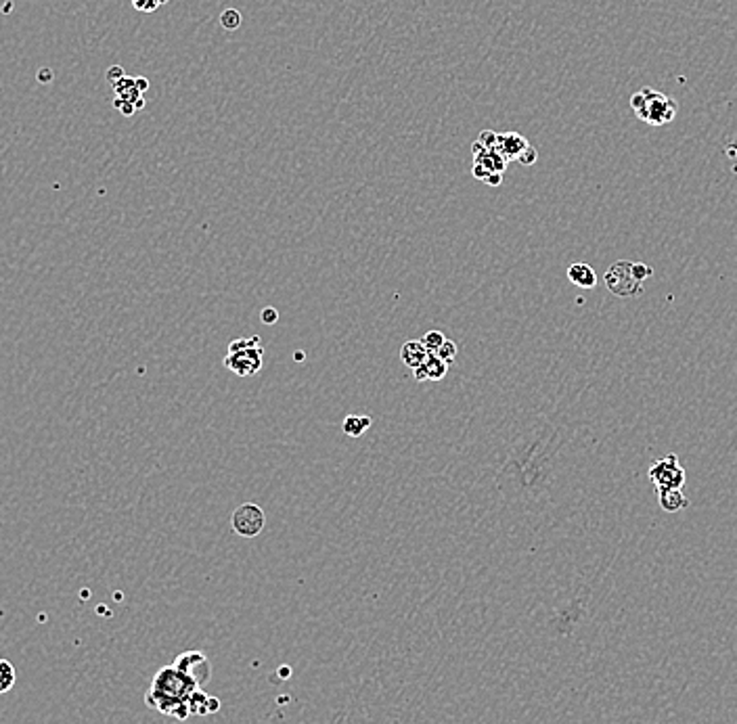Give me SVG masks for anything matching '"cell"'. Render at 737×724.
<instances>
[{
	"mask_svg": "<svg viewBox=\"0 0 737 724\" xmlns=\"http://www.w3.org/2000/svg\"><path fill=\"white\" fill-rule=\"evenodd\" d=\"M13 685H15V668L9 662L0 660V693L11 691Z\"/></svg>",
	"mask_w": 737,
	"mask_h": 724,
	"instance_id": "13",
	"label": "cell"
},
{
	"mask_svg": "<svg viewBox=\"0 0 737 724\" xmlns=\"http://www.w3.org/2000/svg\"><path fill=\"white\" fill-rule=\"evenodd\" d=\"M105 75H107V80H109L111 84H117L119 80L124 77L126 73H124V69H121L119 65H113V67H109V69H107V73H105Z\"/></svg>",
	"mask_w": 737,
	"mask_h": 724,
	"instance_id": "25",
	"label": "cell"
},
{
	"mask_svg": "<svg viewBox=\"0 0 737 724\" xmlns=\"http://www.w3.org/2000/svg\"><path fill=\"white\" fill-rule=\"evenodd\" d=\"M256 346H262V339L258 335L248 337V339H233L229 343V352H237V350H245V348H256Z\"/></svg>",
	"mask_w": 737,
	"mask_h": 724,
	"instance_id": "18",
	"label": "cell"
},
{
	"mask_svg": "<svg viewBox=\"0 0 737 724\" xmlns=\"http://www.w3.org/2000/svg\"><path fill=\"white\" fill-rule=\"evenodd\" d=\"M130 3H132V7H134L137 11H141V13H153V11H157L161 5H166L168 0H130Z\"/></svg>",
	"mask_w": 737,
	"mask_h": 724,
	"instance_id": "17",
	"label": "cell"
},
{
	"mask_svg": "<svg viewBox=\"0 0 737 724\" xmlns=\"http://www.w3.org/2000/svg\"><path fill=\"white\" fill-rule=\"evenodd\" d=\"M373 425V419L368 415H348L342 423V429L350 437H360L366 433V429Z\"/></svg>",
	"mask_w": 737,
	"mask_h": 724,
	"instance_id": "10",
	"label": "cell"
},
{
	"mask_svg": "<svg viewBox=\"0 0 737 724\" xmlns=\"http://www.w3.org/2000/svg\"><path fill=\"white\" fill-rule=\"evenodd\" d=\"M645 103H647L645 88H641L639 93H635V95L631 97V107H633V111H635V113H641V111H643V107H645Z\"/></svg>",
	"mask_w": 737,
	"mask_h": 724,
	"instance_id": "21",
	"label": "cell"
},
{
	"mask_svg": "<svg viewBox=\"0 0 737 724\" xmlns=\"http://www.w3.org/2000/svg\"><path fill=\"white\" fill-rule=\"evenodd\" d=\"M537 157H539V151H537L535 147H532V145H528V147L519 153L517 162H519L522 166H532V164L537 162Z\"/></svg>",
	"mask_w": 737,
	"mask_h": 724,
	"instance_id": "19",
	"label": "cell"
},
{
	"mask_svg": "<svg viewBox=\"0 0 737 724\" xmlns=\"http://www.w3.org/2000/svg\"><path fill=\"white\" fill-rule=\"evenodd\" d=\"M3 13H11V3L3 5Z\"/></svg>",
	"mask_w": 737,
	"mask_h": 724,
	"instance_id": "31",
	"label": "cell"
},
{
	"mask_svg": "<svg viewBox=\"0 0 737 724\" xmlns=\"http://www.w3.org/2000/svg\"><path fill=\"white\" fill-rule=\"evenodd\" d=\"M199 691V680L185 670H180L176 664L161 668L151 682V689L145 697L147 705L176 718H187L191 697Z\"/></svg>",
	"mask_w": 737,
	"mask_h": 724,
	"instance_id": "1",
	"label": "cell"
},
{
	"mask_svg": "<svg viewBox=\"0 0 737 724\" xmlns=\"http://www.w3.org/2000/svg\"><path fill=\"white\" fill-rule=\"evenodd\" d=\"M113 105H115V109H119L121 111V115H132L134 111H137V107H134V103H130V101H124V99H115L113 101Z\"/></svg>",
	"mask_w": 737,
	"mask_h": 724,
	"instance_id": "24",
	"label": "cell"
},
{
	"mask_svg": "<svg viewBox=\"0 0 737 724\" xmlns=\"http://www.w3.org/2000/svg\"><path fill=\"white\" fill-rule=\"evenodd\" d=\"M260 320H262L264 325H274L277 320H279V312H277L272 306H266V308L260 312Z\"/></svg>",
	"mask_w": 737,
	"mask_h": 724,
	"instance_id": "23",
	"label": "cell"
},
{
	"mask_svg": "<svg viewBox=\"0 0 737 724\" xmlns=\"http://www.w3.org/2000/svg\"><path fill=\"white\" fill-rule=\"evenodd\" d=\"M486 184H490V186H499L501 182H503V174H497V172H493V174H490L486 180H484Z\"/></svg>",
	"mask_w": 737,
	"mask_h": 724,
	"instance_id": "29",
	"label": "cell"
},
{
	"mask_svg": "<svg viewBox=\"0 0 737 724\" xmlns=\"http://www.w3.org/2000/svg\"><path fill=\"white\" fill-rule=\"evenodd\" d=\"M605 283L613 295H620V298H633L643 291V283L633 274V262H627V260L616 262L607 270Z\"/></svg>",
	"mask_w": 737,
	"mask_h": 724,
	"instance_id": "4",
	"label": "cell"
},
{
	"mask_svg": "<svg viewBox=\"0 0 737 724\" xmlns=\"http://www.w3.org/2000/svg\"><path fill=\"white\" fill-rule=\"evenodd\" d=\"M51 80H53V69L45 67V69H40V71H38V82H43V84H49V82H51Z\"/></svg>",
	"mask_w": 737,
	"mask_h": 724,
	"instance_id": "27",
	"label": "cell"
},
{
	"mask_svg": "<svg viewBox=\"0 0 737 724\" xmlns=\"http://www.w3.org/2000/svg\"><path fill=\"white\" fill-rule=\"evenodd\" d=\"M530 143L522 136V134H517V132H505V134H499V141H497V151L499 153H503L507 159H517L519 157V153L528 147Z\"/></svg>",
	"mask_w": 737,
	"mask_h": 724,
	"instance_id": "9",
	"label": "cell"
},
{
	"mask_svg": "<svg viewBox=\"0 0 737 724\" xmlns=\"http://www.w3.org/2000/svg\"><path fill=\"white\" fill-rule=\"evenodd\" d=\"M262 356H264L262 346L229 352L224 356V367L239 377H254L262 369Z\"/></svg>",
	"mask_w": 737,
	"mask_h": 724,
	"instance_id": "6",
	"label": "cell"
},
{
	"mask_svg": "<svg viewBox=\"0 0 737 724\" xmlns=\"http://www.w3.org/2000/svg\"><path fill=\"white\" fill-rule=\"evenodd\" d=\"M568 278H570L574 285L583 287V289H593V287L597 285V274H595V270H593L589 264H585V262L570 264V268H568Z\"/></svg>",
	"mask_w": 737,
	"mask_h": 724,
	"instance_id": "8",
	"label": "cell"
},
{
	"mask_svg": "<svg viewBox=\"0 0 737 724\" xmlns=\"http://www.w3.org/2000/svg\"><path fill=\"white\" fill-rule=\"evenodd\" d=\"M649 479L658 490H681L687 481V473L677 455H668L649 467Z\"/></svg>",
	"mask_w": 737,
	"mask_h": 724,
	"instance_id": "2",
	"label": "cell"
},
{
	"mask_svg": "<svg viewBox=\"0 0 737 724\" xmlns=\"http://www.w3.org/2000/svg\"><path fill=\"white\" fill-rule=\"evenodd\" d=\"M134 86H137V90H139L141 95H145L147 88H149V80L143 77V75H139V77H134Z\"/></svg>",
	"mask_w": 737,
	"mask_h": 724,
	"instance_id": "28",
	"label": "cell"
},
{
	"mask_svg": "<svg viewBox=\"0 0 737 724\" xmlns=\"http://www.w3.org/2000/svg\"><path fill=\"white\" fill-rule=\"evenodd\" d=\"M457 354H459V346H457L453 339H446V341L438 348V352H436V356H438L440 360L448 362V365L457 358Z\"/></svg>",
	"mask_w": 737,
	"mask_h": 724,
	"instance_id": "16",
	"label": "cell"
},
{
	"mask_svg": "<svg viewBox=\"0 0 737 724\" xmlns=\"http://www.w3.org/2000/svg\"><path fill=\"white\" fill-rule=\"evenodd\" d=\"M241 13L237 11V9H226V11H222V15H220V25L224 27V29H229V32H235V29H239L241 27Z\"/></svg>",
	"mask_w": 737,
	"mask_h": 724,
	"instance_id": "15",
	"label": "cell"
},
{
	"mask_svg": "<svg viewBox=\"0 0 737 724\" xmlns=\"http://www.w3.org/2000/svg\"><path fill=\"white\" fill-rule=\"evenodd\" d=\"M428 356H430V352L425 350L421 339L419 341H404L402 348H400V360L404 362V367L413 369V371L423 365V362L428 360Z\"/></svg>",
	"mask_w": 737,
	"mask_h": 724,
	"instance_id": "7",
	"label": "cell"
},
{
	"mask_svg": "<svg viewBox=\"0 0 737 724\" xmlns=\"http://www.w3.org/2000/svg\"><path fill=\"white\" fill-rule=\"evenodd\" d=\"M658 500H660L662 509H666L670 513H677L687 507V498L683 496L681 490H658Z\"/></svg>",
	"mask_w": 737,
	"mask_h": 724,
	"instance_id": "11",
	"label": "cell"
},
{
	"mask_svg": "<svg viewBox=\"0 0 737 724\" xmlns=\"http://www.w3.org/2000/svg\"><path fill=\"white\" fill-rule=\"evenodd\" d=\"M651 266H647V264H643V262H633V274L641 280V283H645V280L651 276Z\"/></svg>",
	"mask_w": 737,
	"mask_h": 724,
	"instance_id": "20",
	"label": "cell"
},
{
	"mask_svg": "<svg viewBox=\"0 0 737 724\" xmlns=\"http://www.w3.org/2000/svg\"><path fill=\"white\" fill-rule=\"evenodd\" d=\"M231 526L243 538H256L258 534H262V530L266 526V515H264L262 507H258L254 503H245L233 511Z\"/></svg>",
	"mask_w": 737,
	"mask_h": 724,
	"instance_id": "5",
	"label": "cell"
},
{
	"mask_svg": "<svg viewBox=\"0 0 737 724\" xmlns=\"http://www.w3.org/2000/svg\"><path fill=\"white\" fill-rule=\"evenodd\" d=\"M423 367H425V371H428V379H430V381H440V379H444L446 373H448V362L440 360L436 354H430V356H428V360L423 362Z\"/></svg>",
	"mask_w": 737,
	"mask_h": 724,
	"instance_id": "12",
	"label": "cell"
},
{
	"mask_svg": "<svg viewBox=\"0 0 737 724\" xmlns=\"http://www.w3.org/2000/svg\"><path fill=\"white\" fill-rule=\"evenodd\" d=\"M444 341H446V337H444V333L438 331V329H432V331H428V333L421 337V343L425 346V350H428L430 354H436L438 348H440Z\"/></svg>",
	"mask_w": 737,
	"mask_h": 724,
	"instance_id": "14",
	"label": "cell"
},
{
	"mask_svg": "<svg viewBox=\"0 0 737 724\" xmlns=\"http://www.w3.org/2000/svg\"><path fill=\"white\" fill-rule=\"evenodd\" d=\"M478 141H480L486 149H495V147H497V141H499V134L493 132V130H484Z\"/></svg>",
	"mask_w": 737,
	"mask_h": 724,
	"instance_id": "22",
	"label": "cell"
},
{
	"mask_svg": "<svg viewBox=\"0 0 737 724\" xmlns=\"http://www.w3.org/2000/svg\"><path fill=\"white\" fill-rule=\"evenodd\" d=\"M645 95H647V103L643 107L641 113H637L639 119H643V122L651 124V126H664V124H670L675 115H677V101L662 95V93H656L651 88H645Z\"/></svg>",
	"mask_w": 737,
	"mask_h": 724,
	"instance_id": "3",
	"label": "cell"
},
{
	"mask_svg": "<svg viewBox=\"0 0 737 724\" xmlns=\"http://www.w3.org/2000/svg\"><path fill=\"white\" fill-rule=\"evenodd\" d=\"M471 174L478 178V180H486L490 174H493V172H490L488 168H484L482 164H473V170H471Z\"/></svg>",
	"mask_w": 737,
	"mask_h": 724,
	"instance_id": "26",
	"label": "cell"
},
{
	"mask_svg": "<svg viewBox=\"0 0 737 724\" xmlns=\"http://www.w3.org/2000/svg\"><path fill=\"white\" fill-rule=\"evenodd\" d=\"M134 107H137V109H143V107H145V99H143V97H139V99L134 101Z\"/></svg>",
	"mask_w": 737,
	"mask_h": 724,
	"instance_id": "30",
	"label": "cell"
},
{
	"mask_svg": "<svg viewBox=\"0 0 737 724\" xmlns=\"http://www.w3.org/2000/svg\"><path fill=\"white\" fill-rule=\"evenodd\" d=\"M294 358H296V360H304V352H296Z\"/></svg>",
	"mask_w": 737,
	"mask_h": 724,
	"instance_id": "32",
	"label": "cell"
}]
</instances>
